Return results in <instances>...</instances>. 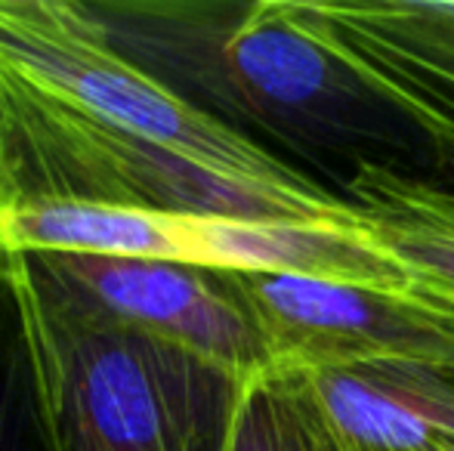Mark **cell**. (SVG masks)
<instances>
[{
    "label": "cell",
    "instance_id": "10",
    "mask_svg": "<svg viewBox=\"0 0 454 451\" xmlns=\"http://www.w3.org/2000/svg\"><path fill=\"white\" fill-rule=\"evenodd\" d=\"M229 451H347L297 374L272 371L245 384Z\"/></svg>",
    "mask_w": 454,
    "mask_h": 451
},
{
    "label": "cell",
    "instance_id": "9",
    "mask_svg": "<svg viewBox=\"0 0 454 451\" xmlns=\"http://www.w3.org/2000/svg\"><path fill=\"white\" fill-rule=\"evenodd\" d=\"M0 451H59L22 291L0 253Z\"/></svg>",
    "mask_w": 454,
    "mask_h": 451
},
{
    "label": "cell",
    "instance_id": "1",
    "mask_svg": "<svg viewBox=\"0 0 454 451\" xmlns=\"http://www.w3.org/2000/svg\"><path fill=\"white\" fill-rule=\"evenodd\" d=\"M78 4L114 53L303 174L349 180L359 161H380L430 176L420 139L294 22L285 0Z\"/></svg>",
    "mask_w": 454,
    "mask_h": 451
},
{
    "label": "cell",
    "instance_id": "2",
    "mask_svg": "<svg viewBox=\"0 0 454 451\" xmlns=\"http://www.w3.org/2000/svg\"><path fill=\"white\" fill-rule=\"evenodd\" d=\"M16 282L56 448L229 451L245 380L176 343L81 315Z\"/></svg>",
    "mask_w": 454,
    "mask_h": 451
},
{
    "label": "cell",
    "instance_id": "11",
    "mask_svg": "<svg viewBox=\"0 0 454 451\" xmlns=\"http://www.w3.org/2000/svg\"><path fill=\"white\" fill-rule=\"evenodd\" d=\"M340 446H343V442H340Z\"/></svg>",
    "mask_w": 454,
    "mask_h": 451
},
{
    "label": "cell",
    "instance_id": "7",
    "mask_svg": "<svg viewBox=\"0 0 454 451\" xmlns=\"http://www.w3.org/2000/svg\"><path fill=\"white\" fill-rule=\"evenodd\" d=\"M297 377L347 451H454V371L371 362Z\"/></svg>",
    "mask_w": 454,
    "mask_h": 451
},
{
    "label": "cell",
    "instance_id": "5",
    "mask_svg": "<svg viewBox=\"0 0 454 451\" xmlns=\"http://www.w3.org/2000/svg\"><path fill=\"white\" fill-rule=\"evenodd\" d=\"M414 136L430 180L454 189V0H285Z\"/></svg>",
    "mask_w": 454,
    "mask_h": 451
},
{
    "label": "cell",
    "instance_id": "6",
    "mask_svg": "<svg viewBox=\"0 0 454 451\" xmlns=\"http://www.w3.org/2000/svg\"><path fill=\"white\" fill-rule=\"evenodd\" d=\"M257 315L275 371L312 374L371 362L454 371V322L395 294L266 272H229Z\"/></svg>",
    "mask_w": 454,
    "mask_h": 451
},
{
    "label": "cell",
    "instance_id": "3",
    "mask_svg": "<svg viewBox=\"0 0 454 451\" xmlns=\"http://www.w3.org/2000/svg\"><path fill=\"white\" fill-rule=\"evenodd\" d=\"M0 68L108 127L270 198L303 226L359 229L347 198L118 56L78 0H0Z\"/></svg>",
    "mask_w": 454,
    "mask_h": 451
},
{
    "label": "cell",
    "instance_id": "4",
    "mask_svg": "<svg viewBox=\"0 0 454 451\" xmlns=\"http://www.w3.org/2000/svg\"><path fill=\"white\" fill-rule=\"evenodd\" d=\"M47 300L108 325L170 340L247 380L275 371L257 315L229 272L99 253H6Z\"/></svg>",
    "mask_w": 454,
    "mask_h": 451
},
{
    "label": "cell",
    "instance_id": "8",
    "mask_svg": "<svg viewBox=\"0 0 454 451\" xmlns=\"http://www.w3.org/2000/svg\"><path fill=\"white\" fill-rule=\"evenodd\" d=\"M343 198L362 232L405 272L408 297L454 322V189L393 164L359 161Z\"/></svg>",
    "mask_w": 454,
    "mask_h": 451
}]
</instances>
